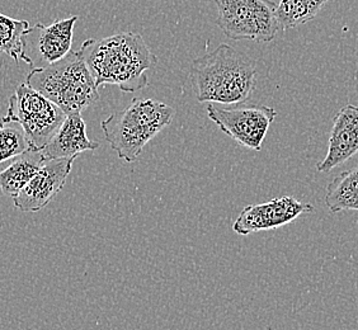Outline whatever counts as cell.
I'll return each instance as SVG.
<instances>
[{
  "instance_id": "5",
  "label": "cell",
  "mask_w": 358,
  "mask_h": 330,
  "mask_svg": "<svg viewBox=\"0 0 358 330\" xmlns=\"http://www.w3.org/2000/svg\"><path fill=\"white\" fill-rule=\"evenodd\" d=\"M214 1L217 8V27L234 41H273L281 29L277 6L269 0Z\"/></svg>"
},
{
  "instance_id": "9",
  "label": "cell",
  "mask_w": 358,
  "mask_h": 330,
  "mask_svg": "<svg viewBox=\"0 0 358 330\" xmlns=\"http://www.w3.org/2000/svg\"><path fill=\"white\" fill-rule=\"evenodd\" d=\"M76 158L46 160L35 177L13 197L14 206L22 213H38L62 191Z\"/></svg>"
},
{
  "instance_id": "15",
  "label": "cell",
  "mask_w": 358,
  "mask_h": 330,
  "mask_svg": "<svg viewBox=\"0 0 358 330\" xmlns=\"http://www.w3.org/2000/svg\"><path fill=\"white\" fill-rule=\"evenodd\" d=\"M31 34L27 21L14 20L0 13V54H7L15 62H26L34 66V62L26 55V37Z\"/></svg>"
},
{
  "instance_id": "4",
  "label": "cell",
  "mask_w": 358,
  "mask_h": 330,
  "mask_svg": "<svg viewBox=\"0 0 358 330\" xmlns=\"http://www.w3.org/2000/svg\"><path fill=\"white\" fill-rule=\"evenodd\" d=\"M24 82L66 115L82 113L99 101L98 87L79 50L51 65L34 68Z\"/></svg>"
},
{
  "instance_id": "1",
  "label": "cell",
  "mask_w": 358,
  "mask_h": 330,
  "mask_svg": "<svg viewBox=\"0 0 358 330\" xmlns=\"http://www.w3.org/2000/svg\"><path fill=\"white\" fill-rule=\"evenodd\" d=\"M96 85H117L124 93L144 89L146 76L158 57L136 32H121L104 38H90L79 48Z\"/></svg>"
},
{
  "instance_id": "2",
  "label": "cell",
  "mask_w": 358,
  "mask_h": 330,
  "mask_svg": "<svg viewBox=\"0 0 358 330\" xmlns=\"http://www.w3.org/2000/svg\"><path fill=\"white\" fill-rule=\"evenodd\" d=\"M189 76L201 103L243 104L255 92L257 70L248 55L222 43L193 60Z\"/></svg>"
},
{
  "instance_id": "6",
  "label": "cell",
  "mask_w": 358,
  "mask_h": 330,
  "mask_svg": "<svg viewBox=\"0 0 358 330\" xmlns=\"http://www.w3.org/2000/svg\"><path fill=\"white\" fill-rule=\"evenodd\" d=\"M7 116L21 124L32 150H42L62 126L66 113L40 92L22 82L9 98Z\"/></svg>"
},
{
  "instance_id": "11",
  "label": "cell",
  "mask_w": 358,
  "mask_h": 330,
  "mask_svg": "<svg viewBox=\"0 0 358 330\" xmlns=\"http://www.w3.org/2000/svg\"><path fill=\"white\" fill-rule=\"evenodd\" d=\"M99 144L87 135V124L82 113L66 115L62 126L41 152L48 160L76 158L84 152H93Z\"/></svg>"
},
{
  "instance_id": "14",
  "label": "cell",
  "mask_w": 358,
  "mask_h": 330,
  "mask_svg": "<svg viewBox=\"0 0 358 330\" xmlns=\"http://www.w3.org/2000/svg\"><path fill=\"white\" fill-rule=\"evenodd\" d=\"M325 205L331 213L358 211V166L331 180L327 187Z\"/></svg>"
},
{
  "instance_id": "17",
  "label": "cell",
  "mask_w": 358,
  "mask_h": 330,
  "mask_svg": "<svg viewBox=\"0 0 358 330\" xmlns=\"http://www.w3.org/2000/svg\"><path fill=\"white\" fill-rule=\"evenodd\" d=\"M27 138L21 124L10 117H0V163L21 155L29 150Z\"/></svg>"
},
{
  "instance_id": "7",
  "label": "cell",
  "mask_w": 358,
  "mask_h": 330,
  "mask_svg": "<svg viewBox=\"0 0 358 330\" xmlns=\"http://www.w3.org/2000/svg\"><path fill=\"white\" fill-rule=\"evenodd\" d=\"M207 116L238 144L250 150L261 152L264 138L275 121L277 112L272 107L259 104H238L230 108H222L210 103L207 106Z\"/></svg>"
},
{
  "instance_id": "13",
  "label": "cell",
  "mask_w": 358,
  "mask_h": 330,
  "mask_svg": "<svg viewBox=\"0 0 358 330\" xmlns=\"http://www.w3.org/2000/svg\"><path fill=\"white\" fill-rule=\"evenodd\" d=\"M48 159L41 150L29 149L21 155L12 159V163L0 172V191L13 199L15 194L34 178Z\"/></svg>"
},
{
  "instance_id": "3",
  "label": "cell",
  "mask_w": 358,
  "mask_h": 330,
  "mask_svg": "<svg viewBox=\"0 0 358 330\" xmlns=\"http://www.w3.org/2000/svg\"><path fill=\"white\" fill-rule=\"evenodd\" d=\"M176 110L152 98H134L131 103L102 121V130L118 158L132 163L159 132L172 124Z\"/></svg>"
},
{
  "instance_id": "16",
  "label": "cell",
  "mask_w": 358,
  "mask_h": 330,
  "mask_svg": "<svg viewBox=\"0 0 358 330\" xmlns=\"http://www.w3.org/2000/svg\"><path fill=\"white\" fill-rule=\"evenodd\" d=\"M331 0H280L277 18L281 29L296 28L311 21Z\"/></svg>"
},
{
  "instance_id": "12",
  "label": "cell",
  "mask_w": 358,
  "mask_h": 330,
  "mask_svg": "<svg viewBox=\"0 0 358 330\" xmlns=\"http://www.w3.org/2000/svg\"><path fill=\"white\" fill-rule=\"evenodd\" d=\"M76 21L78 17L73 15L65 20H57L50 26L37 23L34 27V31L37 32V54L43 66L62 60L71 51Z\"/></svg>"
},
{
  "instance_id": "10",
  "label": "cell",
  "mask_w": 358,
  "mask_h": 330,
  "mask_svg": "<svg viewBox=\"0 0 358 330\" xmlns=\"http://www.w3.org/2000/svg\"><path fill=\"white\" fill-rule=\"evenodd\" d=\"M328 152L317 163L319 173H329L358 152V107L347 104L341 108L333 122Z\"/></svg>"
},
{
  "instance_id": "8",
  "label": "cell",
  "mask_w": 358,
  "mask_h": 330,
  "mask_svg": "<svg viewBox=\"0 0 358 330\" xmlns=\"http://www.w3.org/2000/svg\"><path fill=\"white\" fill-rule=\"evenodd\" d=\"M314 211L310 203L300 202L292 196L244 207L233 224V230L238 235H249L273 230L296 220L303 213Z\"/></svg>"
}]
</instances>
